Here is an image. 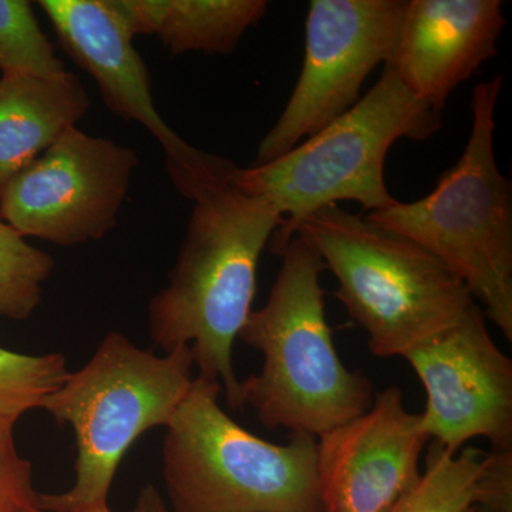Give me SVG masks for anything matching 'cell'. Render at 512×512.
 <instances>
[{
    "label": "cell",
    "instance_id": "1",
    "mask_svg": "<svg viewBox=\"0 0 512 512\" xmlns=\"http://www.w3.org/2000/svg\"><path fill=\"white\" fill-rule=\"evenodd\" d=\"M228 170L188 192L190 222L168 284L148 302L150 338L165 352L190 346L198 376L218 383L228 406L244 409L234 345L251 315L259 258L282 217L274 205L231 183Z\"/></svg>",
    "mask_w": 512,
    "mask_h": 512
},
{
    "label": "cell",
    "instance_id": "2",
    "mask_svg": "<svg viewBox=\"0 0 512 512\" xmlns=\"http://www.w3.org/2000/svg\"><path fill=\"white\" fill-rule=\"evenodd\" d=\"M268 301L252 311L238 339L264 356L241 382L242 403L268 429L322 434L356 419L373 403L372 382L343 365L326 320L319 252L301 232L282 249Z\"/></svg>",
    "mask_w": 512,
    "mask_h": 512
},
{
    "label": "cell",
    "instance_id": "3",
    "mask_svg": "<svg viewBox=\"0 0 512 512\" xmlns=\"http://www.w3.org/2000/svg\"><path fill=\"white\" fill-rule=\"evenodd\" d=\"M440 130L441 113L417 99L387 63L352 109L271 163L235 167L231 183L281 214L268 244L279 255L299 225L322 208L353 201L373 212L396 204L384 178L390 148Z\"/></svg>",
    "mask_w": 512,
    "mask_h": 512
},
{
    "label": "cell",
    "instance_id": "4",
    "mask_svg": "<svg viewBox=\"0 0 512 512\" xmlns=\"http://www.w3.org/2000/svg\"><path fill=\"white\" fill-rule=\"evenodd\" d=\"M190 346L157 355L120 332H110L86 365L70 372L42 404L76 440L74 483L60 494H40L43 510L77 512L109 505L127 451L144 433L174 419L194 382Z\"/></svg>",
    "mask_w": 512,
    "mask_h": 512
},
{
    "label": "cell",
    "instance_id": "5",
    "mask_svg": "<svg viewBox=\"0 0 512 512\" xmlns=\"http://www.w3.org/2000/svg\"><path fill=\"white\" fill-rule=\"evenodd\" d=\"M503 86L498 74L474 87L467 146L430 194L366 218L439 258L512 342L511 184L498 168L494 143Z\"/></svg>",
    "mask_w": 512,
    "mask_h": 512
},
{
    "label": "cell",
    "instance_id": "6",
    "mask_svg": "<svg viewBox=\"0 0 512 512\" xmlns=\"http://www.w3.org/2000/svg\"><path fill=\"white\" fill-rule=\"evenodd\" d=\"M221 386L195 377L165 429L163 478L171 512H325L318 439L269 443L220 406Z\"/></svg>",
    "mask_w": 512,
    "mask_h": 512
},
{
    "label": "cell",
    "instance_id": "7",
    "mask_svg": "<svg viewBox=\"0 0 512 512\" xmlns=\"http://www.w3.org/2000/svg\"><path fill=\"white\" fill-rule=\"evenodd\" d=\"M339 286L335 296L377 357H403L474 305L466 285L416 242L340 205L299 225Z\"/></svg>",
    "mask_w": 512,
    "mask_h": 512
},
{
    "label": "cell",
    "instance_id": "8",
    "mask_svg": "<svg viewBox=\"0 0 512 512\" xmlns=\"http://www.w3.org/2000/svg\"><path fill=\"white\" fill-rule=\"evenodd\" d=\"M407 0H312L305 57L288 103L256 150L271 163L352 109L367 77L392 59Z\"/></svg>",
    "mask_w": 512,
    "mask_h": 512
},
{
    "label": "cell",
    "instance_id": "9",
    "mask_svg": "<svg viewBox=\"0 0 512 512\" xmlns=\"http://www.w3.org/2000/svg\"><path fill=\"white\" fill-rule=\"evenodd\" d=\"M140 164L133 148L67 130L0 191V220L25 238L76 247L116 227Z\"/></svg>",
    "mask_w": 512,
    "mask_h": 512
},
{
    "label": "cell",
    "instance_id": "10",
    "mask_svg": "<svg viewBox=\"0 0 512 512\" xmlns=\"http://www.w3.org/2000/svg\"><path fill=\"white\" fill-rule=\"evenodd\" d=\"M474 303L453 325L404 355L426 390L421 426L450 456L484 437L512 450V362L495 345Z\"/></svg>",
    "mask_w": 512,
    "mask_h": 512
},
{
    "label": "cell",
    "instance_id": "11",
    "mask_svg": "<svg viewBox=\"0 0 512 512\" xmlns=\"http://www.w3.org/2000/svg\"><path fill=\"white\" fill-rule=\"evenodd\" d=\"M37 5L67 55L93 77L109 110L141 124L163 147L175 190L181 194L221 164V156L185 143L158 113L150 72L114 0H40Z\"/></svg>",
    "mask_w": 512,
    "mask_h": 512
},
{
    "label": "cell",
    "instance_id": "12",
    "mask_svg": "<svg viewBox=\"0 0 512 512\" xmlns=\"http://www.w3.org/2000/svg\"><path fill=\"white\" fill-rule=\"evenodd\" d=\"M430 439L421 414L387 387L356 419L318 437V480L325 512H387L421 474Z\"/></svg>",
    "mask_w": 512,
    "mask_h": 512
},
{
    "label": "cell",
    "instance_id": "13",
    "mask_svg": "<svg viewBox=\"0 0 512 512\" xmlns=\"http://www.w3.org/2000/svg\"><path fill=\"white\" fill-rule=\"evenodd\" d=\"M505 23L500 0H407L389 64L441 113L451 93L497 55Z\"/></svg>",
    "mask_w": 512,
    "mask_h": 512
},
{
    "label": "cell",
    "instance_id": "14",
    "mask_svg": "<svg viewBox=\"0 0 512 512\" xmlns=\"http://www.w3.org/2000/svg\"><path fill=\"white\" fill-rule=\"evenodd\" d=\"M89 109V94L73 73L0 77V191Z\"/></svg>",
    "mask_w": 512,
    "mask_h": 512
},
{
    "label": "cell",
    "instance_id": "15",
    "mask_svg": "<svg viewBox=\"0 0 512 512\" xmlns=\"http://www.w3.org/2000/svg\"><path fill=\"white\" fill-rule=\"evenodd\" d=\"M134 37L154 35L174 56L228 55L258 25L266 0H114Z\"/></svg>",
    "mask_w": 512,
    "mask_h": 512
},
{
    "label": "cell",
    "instance_id": "16",
    "mask_svg": "<svg viewBox=\"0 0 512 512\" xmlns=\"http://www.w3.org/2000/svg\"><path fill=\"white\" fill-rule=\"evenodd\" d=\"M487 466L488 453L478 448L450 456L431 441L426 471L387 512H477Z\"/></svg>",
    "mask_w": 512,
    "mask_h": 512
},
{
    "label": "cell",
    "instance_id": "17",
    "mask_svg": "<svg viewBox=\"0 0 512 512\" xmlns=\"http://www.w3.org/2000/svg\"><path fill=\"white\" fill-rule=\"evenodd\" d=\"M55 259L0 220V318L26 320L39 308Z\"/></svg>",
    "mask_w": 512,
    "mask_h": 512
},
{
    "label": "cell",
    "instance_id": "18",
    "mask_svg": "<svg viewBox=\"0 0 512 512\" xmlns=\"http://www.w3.org/2000/svg\"><path fill=\"white\" fill-rule=\"evenodd\" d=\"M69 373L62 353L26 355L0 346V427H15L25 414L42 409Z\"/></svg>",
    "mask_w": 512,
    "mask_h": 512
},
{
    "label": "cell",
    "instance_id": "19",
    "mask_svg": "<svg viewBox=\"0 0 512 512\" xmlns=\"http://www.w3.org/2000/svg\"><path fill=\"white\" fill-rule=\"evenodd\" d=\"M66 72L55 45L37 22L32 3L0 0L2 77H56Z\"/></svg>",
    "mask_w": 512,
    "mask_h": 512
},
{
    "label": "cell",
    "instance_id": "20",
    "mask_svg": "<svg viewBox=\"0 0 512 512\" xmlns=\"http://www.w3.org/2000/svg\"><path fill=\"white\" fill-rule=\"evenodd\" d=\"M39 495L32 463L16 446L15 427H0V512H35Z\"/></svg>",
    "mask_w": 512,
    "mask_h": 512
},
{
    "label": "cell",
    "instance_id": "21",
    "mask_svg": "<svg viewBox=\"0 0 512 512\" xmlns=\"http://www.w3.org/2000/svg\"><path fill=\"white\" fill-rule=\"evenodd\" d=\"M130 512H171L156 485L147 484L138 494Z\"/></svg>",
    "mask_w": 512,
    "mask_h": 512
},
{
    "label": "cell",
    "instance_id": "22",
    "mask_svg": "<svg viewBox=\"0 0 512 512\" xmlns=\"http://www.w3.org/2000/svg\"><path fill=\"white\" fill-rule=\"evenodd\" d=\"M35 512H52V511H46V510H43L42 507H40V508H37V510ZM77 512H113V511L110 510L109 505H104V507L94 508V510L77 511Z\"/></svg>",
    "mask_w": 512,
    "mask_h": 512
}]
</instances>
